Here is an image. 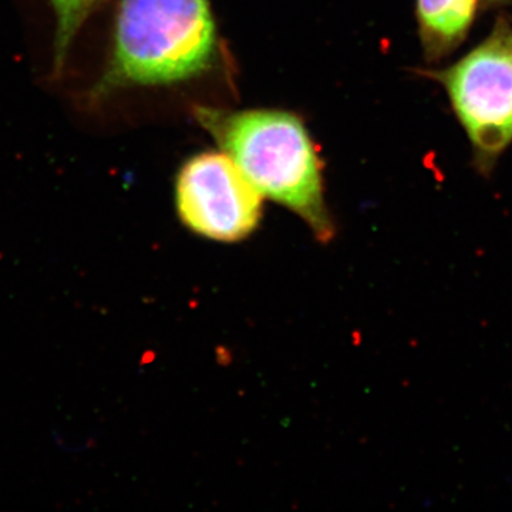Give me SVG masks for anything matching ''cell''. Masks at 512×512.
Here are the masks:
<instances>
[{
	"label": "cell",
	"instance_id": "1",
	"mask_svg": "<svg viewBox=\"0 0 512 512\" xmlns=\"http://www.w3.org/2000/svg\"><path fill=\"white\" fill-rule=\"evenodd\" d=\"M192 111L262 197L295 212L319 241L332 239L335 228L323 198L318 154L298 117L278 110L195 106Z\"/></svg>",
	"mask_w": 512,
	"mask_h": 512
},
{
	"label": "cell",
	"instance_id": "2",
	"mask_svg": "<svg viewBox=\"0 0 512 512\" xmlns=\"http://www.w3.org/2000/svg\"><path fill=\"white\" fill-rule=\"evenodd\" d=\"M217 55L208 0H120L113 53L97 96L200 76Z\"/></svg>",
	"mask_w": 512,
	"mask_h": 512
},
{
	"label": "cell",
	"instance_id": "3",
	"mask_svg": "<svg viewBox=\"0 0 512 512\" xmlns=\"http://www.w3.org/2000/svg\"><path fill=\"white\" fill-rule=\"evenodd\" d=\"M443 84L473 147L478 171L490 174L512 143V26L504 16L491 35L444 70L427 73Z\"/></svg>",
	"mask_w": 512,
	"mask_h": 512
},
{
	"label": "cell",
	"instance_id": "4",
	"mask_svg": "<svg viewBox=\"0 0 512 512\" xmlns=\"http://www.w3.org/2000/svg\"><path fill=\"white\" fill-rule=\"evenodd\" d=\"M175 204L185 227L218 242H238L258 228L262 194L225 153H202L181 168Z\"/></svg>",
	"mask_w": 512,
	"mask_h": 512
},
{
	"label": "cell",
	"instance_id": "5",
	"mask_svg": "<svg viewBox=\"0 0 512 512\" xmlns=\"http://www.w3.org/2000/svg\"><path fill=\"white\" fill-rule=\"evenodd\" d=\"M480 0H416L421 47L427 62L436 63L466 40Z\"/></svg>",
	"mask_w": 512,
	"mask_h": 512
},
{
	"label": "cell",
	"instance_id": "6",
	"mask_svg": "<svg viewBox=\"0 0 512 512\" xmlns=\"http://www.w3.org/2000/svg\"><path fill=\"white\" fill-rule=\"evenodd\" d=\"M56 15L55 67L62 70L74 37L100 0H49Z\"/></svg>",
	"mask_w": 512,
	"mask_h": 512
},
{
	"label": "cell",
	"instance_id": "7",
	"mask_svg": "<svg viewBox=\"0 0 512 512\" xmlns=\"http://www.w3.org/2000/svg\"><path fill=\"white\" fill-rule=\"evenodd\" d=\"M485 6H498L510 3L512 0H483Z\"/></svg>",
	"mask_w": 512,
	"mask_h": 512
}]
</instances>
